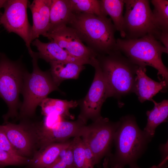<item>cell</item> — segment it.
<instances>
[{"mask_svg": "<svg viewBox=\"0 0 168 168\" xmlns=\"http://www.w3.org/2000/svg\"><path fill=\"white\" fill-rule=\"evenodd\" d=\"M43 36L56 43L71 56L92 66L97 56L84 44L75 30L69 26H64L55 29Z\"/></svg>", "mask_w": 168, "mask_h": 168, "instance_id": "cell-11", "label": "cell"}, {"mask_svg": "<svg viewBox=\"0 0 168 168\" xmlns=\"http://www.w3.org/2000/svg\"><path fill=\"white\" fill-rule=\"evenodd\" d=\"M119 124V121L112 122L101 116L85 126L81 137L92 152L95 165L107 154L109 155Z\"/></svg>", "mask_w": 168, "mask_h": 168, "instance_id": "cell-8", "label": "cell"}, {"mask_svg": "<svg viewBox=\"0 0 168 168\" xmlns=\"http://www.w3.org/2000/svg\"><path fill=\"white\" fill-rule=\"evenodd\" d=\"M71 143L68 147L61 152L55 161L47 168H76Z\"/></svg>", "mask_w": 168, "mask_h": 168, "instance_id": "cell-26", "label": "cell"}, {"mask_svg": "<svg viewBox=\"0 0 168 168\" xmlns=\"http://www.w3.org/2000/svg\"><path fill=\"white\" fill-rule=\"evenodd\" d=\"M29 2L27 0H6L0 24L8 33H14L21 38L30 54L33 51L30 47L32 26L29 22L27 14Z\"/></svg>", "mask_w": 168, "mask_h": 168, "instance_id": "cell-9", "label": "cell"}, {"mask_svg": "<svg viewBox=\"0 0 168 168\" xmlns=\"http://www.w3.org/2000/svg\"><path fill=\"white\" fill-rule=\"evenodd\" d=\"M96 58L105 80L108 97H119L133 92L139 66L118 51L98 55Z\"/></svg>", "mask_w": 168, "mask_h": 168, "instance_id": "cell-4", "label": "cell"}, {"mask_svg": "<svg viewBox=\"0 0 168 168\" xmlns=\"http://www.w3.org/2000/svg\"><path fill=\"white\" fill-rule=\"evenodd\" d=\"M38 51L39 58L47 62H68L84 65L88 64L86 62L73 57L53 41L48 43L41 41L38 38L32 42Z\"/></svg>", "mask_w": 168, "mask_h": 168, "instance_id": "cell-16", "label": "cell"}, {"mask_svg": "<svg viewBox=\"0 0 168 168\" xmlns=\"http://www.w3.org/2000/svg\"><path fill=\"white\" fill-rule=\"evenodd\" d=\"M74 13H86L107 17L99 0H70Z\"/></svg>", "mask_w": 168, "mask_h": 168, "instance_id": "cell-23", "label": "cell"}, {"mask_svg": "<svg viewBox=\"0 0 168 168\" xmlns=\"http://www.w3.org/2000/svg\"><path fill=\"white\" fill-rule=\"evenodd\" d=\"M76 100H62L47 97L40 104L43 114L45 116L54 114L63 119H73L74 117L69 112L70 109L76 107Z\"/></svg>", "mask_w": 168, "mask_h": 168, "instance_id": "cell-20", "label": "cell"}, {"mask_svg": "<svg viewBox=\"0 0 168 168\" xmlns=\"http://www.w3.org/2000/svg\"><path fill=\"white\" fill-rule=\"evenodd\" d=\"M151 101L153 103L154 106L152 109L146 112L147 122L143 131L149 138L152 139L158 126L167 121L168 116V100H164L159 103L153 99Z\"/></svg>", "mask_w": 168, "mask_h": 168, "instance_id": "cell-21", "label": "cell"}, {"mask_svg": "<svg viewBox=\"0 0 168 168\" xmlns=\"http://www.w3.org/2000/svg\"><path fill=\"white\" fill-rule=\"evenodd\" d=\"M92 66L95 68L94 78L88 93L82 102L81 111L78 117L86 124L88 120L93 121L101 117L102 105L108 97L106 83L97 58Z\"/></svg>", "mask_w": 168, "mask_h": 168, "instance_id": "cell-10", "label": "cell"}, {"mask_svg": "<svg viewBox=\"0 0 168 168\" xmlns=\"http://www.w3.org/2000/svg\"><path fill=\"white\" fill-rule=\"evenodd\" d=\"M0 148L13 155L19 156L13 149L5 133L0 127Z\"/></svg>", "mask_w": 168, "mask_h": 168, "instance_id": "cell-28", "label": "cell"}, {"mask_svg": "<svg viewBox=\"0 0 168 168\" xmlns=\"http://www.w3.org/2000/svg\"><path fill=\"white\" fill-rule=\"evenodd\" d=\"M124 27L126 39L150 35L156 39L162 32L157 27L147 0H124Z\"/></svg>", "mask_w": 168, "mask_h": 168, "instance_id": "cell-7", "label": "cell"}, {"mask_svg": "<svg viewBox=\"0 0 168 168\" xmlns=\"http://www.w3.org/2000/svg\"><path fill=\"white\" fill-rule=\"evenodd\" d=\"M71 145L76 168H89L85 157L84 142L81 137H74Z\"/></svg>", "mask_w": 168, "mask_h": 168, "instance_id": "cell-25", "label": "cell"}, {"mask_svg": "<svg viewBox=\"0 0 168 168\" xmlns=\"http://www.w3.org/2000/svg\"><path fill=\"white\" fill-rule=\"evenodd\" d=\"M21 59L12 61L0 52V97L8 108V112L3 116L5 123L9 118L17 116L20 105L19 95L27 71Z\"/></svg>", "mask_w": 168, "mask_h": 168, "instance_id": "cell-6", "label": "cell"}, {"mask_svg": "<svg viewBox=\"0 0 168 168\" xmlns=\"http://www.w3.org/2000/svg\"><path fill=\"white\" fill-rule=\"evenodd\" d=\"M152 11L155 22L162 31H168V0H152Z\"/></svg>", "mask_w": 168, "mask_h": 168, "instance_id": "cell-24", "label": "cell"}, {"mask_svg": "<svg viewBox=\"0 0 168 168\" xmlns=\"http://www.w3.org/2000/svg\"><path fill=\"white\" fill-rule=\"evenodd\" d=\"M115 51H119L140 67L149 66L155 68L160 81L168 84V70L161 57L163 53H168V49L153 35L133 39L118 38L116 40Z\"/></svg>", "mask_w": 168, "mask_h": 168, "instance_id": "cell-3", "label": "cell"}, {"mask_svg": "<svg viewBox=\"0 0 168 168\" xmlns=\"http://www.w3.org/2000/svg\"><path fill=\"white\" fill-rule=\"evenodd\" d=\"M28 162L25 157L13 155L0 148V167L24 164Z\"/></svg>", "mask_w": 168, "mask_h": 168, "instance_id": "cell-27", "label": "cell"}, {"mask_svg": "<svg viewBox=\"0 0 168 168\" xmlns=\"http://www.w3.org/2000/svg\"><path fill=\"white\" fill-rule=\"evenodd\" d=\"M158 40L168 49V31H162L158 38Z\"/></svg>", "mask_w": 168, "mask_h": 168, "instance_id": "cell-29", "label": "cell"}, {"mask_svg": "<svg viewBox=\"0 0 168 168\" xmlns=\"http://www.w3.org/2000/svg\"><path fill=\"white\" fill-rule=\"evenodd\" d=\"M52 0H34L28 2L32 17L30 40L32 42L48 31L50 22V13Z\"/></svg>", "mask_w": 168, "mask_h": 168, "instance_id": "cell-14", "label": "cell"}, {"mask_svg": "<svg viewBox=\"0 0 168 168\" xmlns=\"http://www.w3.org/2000/svg\"><path fill=\"white\" fill-rule=\"evenodd\" d=\"M29 54L32 58L33 71L31 73L27 71L24 77L21 91L23 100L20 111V117L23 118L33 116L37 106L49 94L59 91L49 71H43L39 67L37 53L33 51Z\"/></svg>", "mask_w": 168, "mask_h": 168, "instance_id": "cell-5", "label": "cell"}, {"mask_svg": "<svg viewBox=\"0 0 168 168\" xmlns=\"http://www.w3.org/2000/svg\"><path fill=\"white\" fill-rule=\"evenodd\" d=\"M168 156L163 157L162 160L157 166H154L150 168H165L167 167Z\"/></svg>", "mask_w": 168, "mask_h": 168, "instance_id": "cell-30", "label": "cell"}, {"mask_svg": "<svg viewBox=\"0 0 168 168\" xmlns=\"http://www.w3.org/2000/svg\"><path fill=\"white\" fill-rule=\"evenodd\" d=\"M0 10L1 9H0V19L1 16V15H2V12H1Z\"/></svg>", "mask_w": 168, "mask_h": 168, "instance_id": "cell-32", "label": "cell"}, {"mask_svg": "<svg viewBox=\"0 0 168 168\" xmlns=\"http://www.w3.org/2000/svg\"><path fill=\"white\" fill-rule=\"evenodd\" d=\"M0 127L12 148L19 156L24 157L31 153L35 135L26 129L24 124H16L8 122Z\"/></svg>", "mask_w": 168, "mask_h": 168, "instance_id": "cell-13", "label": "cell"}, {"mask_svg": "<svg viewBox=\"0 0 168 168\" xmlns=\"http://www.w3.org/2000/svg\"><path fill=\"white\" fill-rule=\"evenodd\" d=\"M69 26L74 29L82 42L97 55L115 51V28L111 20L86 13H74Z\"/></svg>", "mask_w": 168, "mask_h": 168, "instance_id": "cell-2", "label": "cell"}, {"mask_svg": "<svg viewBox=\"0 0 168 168\" xmlns=\"http://www.w3.org/2000/svg\"><path fill=\"white\" fill-rule=\"evenodd\" d=\"M71 141L50 144L35 155L28 162L32 168H47L52 164L58 157L61 152L68 148Z\"/></svg>", "mask_w": 168, "mask_h": 168, "instance_id": "cell-17", "label": "cell"}, {"mask_svg": "<svg viewBox=\"0 0 168 168\" xmlns=\"http://www.w3.org/2000/svg\"><path fill=\"white\" fill-rule=\"evenodd\" d=\"M49 64V72L57 86L65 80L77 79L80 72L85 68L84 65L74 63L55 62Z\"/></svg>", "mask_w": 168, "mask_h": 168, "instance_id": "cell-19", "label": "cell"}, {"mask_svg": "<svg viewBox=\"0 0 168 168\" xmlns=\"http://www.w3.org/2000/svg\"><path fill=\"white\" fill-rule=\"evenodd\" d=\"M100 1L105 12L111 17L116 30L119 32L122 38L125 37L123 15L124 0H100Z\"/></svg>", "mask_w": 168, "mask_h": 168, "instance_id": "cell-22", "label": "cell"}, {"mask_svg": "<svg viewBox=\"0 0 168 168\" xmlns=\"http://www.w3.org/2000/svg\"><path fill=\"white\" fill-rule=\"evenodd\" d=\"M146 67H139L136 72L133 92L138 96L141 103L152 99L159 91L167 89L168 84L164 81H155L146 74Z\"/></svg>", "mask_w": 168, "mask_h": 168, "instance_id": "cell-15", "label": "cell"}, {"mask_svg": "<svg viewBox=\"0 0 168 168\" xmlns=\"http://www.w3.org/2000/svg\"><path fill=\"white\" fill-rule=\"evenodd\" d=\"M119 122L113 140L115 152L107 156L108 163L119 168H140L138 160L151 139L140 129L134 116L123 117Z\"/></svg>", "mask_w": 168, "mask_h": 168, "instance_id": "cell-1", "label": "cell"}, {"mask_svg": "<svg viewBox=\"0 0 168 168\" xmlns=\"http://www.w3.org/2000/svg\"><path fill=\"white\" fill-rule=\"evenodd\" d=\"M103 168H119L117 167L112 166L109 165L108 163V158L107 156L105 157L103 163Z\"/></svg>", "mask_w": 168, "mask_h": 168, "instance_id": "cell-31", "label": "cell"}, {"mask_svg": "<svg viewBox=\"0 0 168 168\" xmlns=\"http://www.w3.org/2000/svg\"><path fill=\"white\" fill-rule=\"evenodd\" d=\"M74 14L70 0H52L48 32L63 26H68L72 20Z\"/></svg>", "mask_w": 168, "mask_h": 168, "instance_id": "cell-18", "label": "cell"}, {"mask_svg": "<svg viewBox=\"0 0 168 168\" xmlns=\"http://www.w3.org/2000/svg\"><path fill=\"white\" fill-rule=\"evenodd\" d=\"M86 125L78 119L75 121L63 119L52 127L43 125L35 135V138L42 149L51 143L66 141L72 137H81Z\"/></svg>", "mask_w": 168, "mask_h": 168, "instance_id": "cell-12", "label": "cell"}]
</instances>
